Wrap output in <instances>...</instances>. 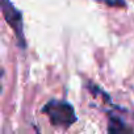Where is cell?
<instances>
[{
    "instance_id": "obj_1",
    "label": "cell",
    "mask_w": 134,
    "mask_h": 134,
    "mask_svg": "<svg viewBox=\"0 0 134 134\" xmlns=\"http://www.w3.org/2000/svg\"><path fill=\"white\" fill-rule=\"evenodd\" d=\"M42 112L49 117L51 125L54 126L70 127L76 121L74 107L66 101L51 100L46 105H43Z\"/></svg>"
},
{
    "instance_id": "obj_2",
    "label": "cell",
    "mask_w": 134,
    "mask_h": 134,
    "mask_svg": "<svg viewBox=\"0 0 134 134\" xmlns=\"http://www.w3.org/2000/svg\"><path fill=\"white\" fill-rule=\"evenodd\" d=\"M0 9H2L8 25L13 29V32L19 40L20 47H25V37H24V32H23V17H21L20 11H17L15 8V5L9 0H0Z\"/></svg>"
},
{
    "instance_id": "obj_3",
    "label": "cell",
    "mask_w": 134,
    "mask_h": 134,
    "mask_svg": "<svg viewBox=\"0 0 134 134\" xmlns=\"http://www.w3.org/2000/svg\"><path fill=\"white\" fill-rule=\"evenodd\" d=\"M127 129L124 126V124L117 120V118H112L110 120V124H109V131L112 133H118V131H126Z\"/></svg>"
},
{
    "instance_id": "obj_4",
    "label": "cell",
    "mask_w": 134,
    "mask_h": 134,
    "mask_svg": "<svg viewBox=\"0 0 134 134\" xmlns=\"http://www.w3.org/2000/svg\"><path fill=\"white\" fill-rule=\"evenodd\" d=\"M2 74H3V71H2V69H0V76H2Z\"/></svg>"
}]
</instances>
